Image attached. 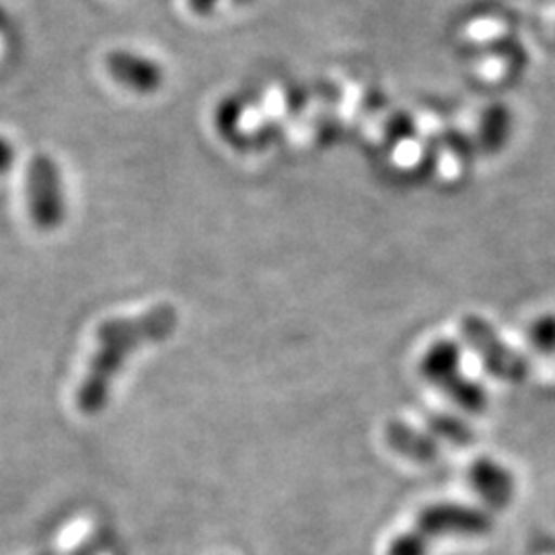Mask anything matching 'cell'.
Instances as JSON below:
<instances>
[{"instance_id":"1","label":"cell","mask_w":555,"mask_h":555,"mask_svg":"<svg viewBox=\"0 0 555 555\" xmlns=\"http://www.w3.org/2000/svg\"><path fill=\"white\" fill-rule=\"evenodd\" d=\"M494 518L483 508L469 504L442 502L424 508L416 525L391 541L387 555H426L437 539L483 537L492 533Z\"/></svg>"},{"instance_id":"2","label":"cell","mask_w":555,"mask_h":555,"mask_svg":"<svg viewBox=\"0 0 555 555\" xmlns=\"http://www.w3.org/2000/svg\"><path fill=\"white\" fill-rule=\"evenodd\" d=\"M420 371L428 383L455 401L465 412H483L488 405L486 389L461 371V348L453 339L435 341L420 362Z\"/></svg>"},{"instance_id":"3","label":"cell","mask_w":555,"mask_h":555,"mask_svg":"<svg viewBox=\"0 0 555 555\" xmlns=\"http://www.w3.org/2000/svg\"><path fill=\"white\" fill-rule=\"evenodd\" d=\"M465 341L474 348L477 357L481 358L483 369L492 377L506 383H522L531 375V362L518 350L511 348L492 323L479 315H467L461 323Z\"/></svg>"},{"instance_id":"4","label":"cell","mask_w":555,"mask_h":555,"mask_svg":"<svg viewBox=\"0 0 555 555\" xmlns=\"http://www.w3.org/2000/svg\"><path fill=\"white\" fill-rule=\"evenodd\" d=\"M469 481H472L477 496L494 511L508 508L515 498V476L511 474V469H506L494 459L481 456L474 461V465L469 469Z\"/></svg>"},{"instance_id":"5","label":"cell","mask_w":555,"mask_h":555,"mask_svg":"<svg viewBox=\"0 0 555 555\" xmlns=\"http://www.w3.org/2000/svg\"><path fill=\"white\" fill-rule=\"evenodd\" d=\"M385 438L397 455L405 456L416 463H433L437 461L440 453L437 438L403 420H391L385 426Z\"/></svg>"},{"instance_id":"6","label":"cell","mask_w":555,"mask_h":555,"mask_svg":"<svg viewBox=\"0 0 555 555\" xmlns=\"http://www.w3.org/2000/svg\"><path fill=\"white\" fill-rule=\"evenodd\" d=\"M430 430L451 444H469L474 440V430L472 426L461 420V417L451 416V414H433L428 417Z\"/></svg>"},{"instance_id":"7","label":"cell","mask_w":555,"mask_h":555,"mask_svg":"<svg viewBox=\"0 0 555 555\" xmlns=\"http://www.w3.org/2000/svg\"><path fill=\"white\" fill-rule=\"evenodd\" d=\"M529 339L537 352L555 354V313H545L531 323Z\"/></svg>"},{"instance_id":"8","label":"cell","mask_w":555,"mask_h":555,"mask_svg":"<svg viewBox=\"0 0 555 555\" xmlns=\"http://www.w3.org/2000/svg\"><path fill=\"white\" fill-rule=\"evenodd\" d=\"M492 116L494 118L486 119V126H490L492 130L488 132V139L492 140V146H500L502 142H504V134H506V130H508V114H506V109H502V107H494L492 109Z\"/></svg>"},{"instance_id":"9","label":"cell","mask_w":555,"mask_h":555,"mask_svg":"<svg viewBox=\"0 0 555 555\" xmlns=\"http://www.w3.org/2000/svg\"><path fill=\"white\" fill-rule=\"evenodd\" d=\"M220 0H192V7L198 11V13H210L219 7ZM233 2H247V0H233Z\"/></svg>"}]
</instances>
